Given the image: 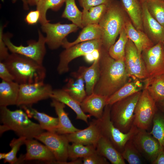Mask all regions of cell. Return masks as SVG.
<instances>
[{
	"instance_id": "1",
	"label": "cell",
	"mask_w": 164,
	"mask_h": 164,
	"mask_svg": "<svg viewBox=\"0 0 164 164\" xmlns=\"http://www.w3.org/2000/svg\"><path fill=\"white\" fill-rule=\"evenodd\" d=\"M99 76L94 93L108 98L130 79L125 68V59L116 60L102 47L99 51Z\"/></svg>"
},
{
	"instance_id": "2",
	"label": "cell",
	"mask_w": 164,
	"mask_h": 164,
	"mask_svg": "<svg viewBox=\"0 0 164 164\" xmlns=\"http://www.w3.org/2000/svg\"><path fill=\"white\" fill-rule=\"evenodd\" d=\"M3 62L19 84L43 81L46 77L43 64L23 55L12 53Z\"/></svg>"
},
{
	"instance_id": "3",
	"label": "cell",
	"mask_w": 164,
	"mask_h": 164,
	"mask_svg": "<svg viewBox=\"0 0 164 164\" xmlns=\"http://www.w3.org/2000/svg\"><path fill=\"white\" fill-rule=\"evenodd\" d=\"M0 133L9 130L14 132L19 137L26 139L35 138L44 132L39 124L29 119L21 109L11 111L6 106H0Z\"/></svg>"
},
{
	"instance_id": "4",
	"label": "cell",
	"mask_w": 164,
	"mask_h": 164,
	"mask_svg": "<svg viewBox=\"0 0 164 164\" xmlns=\"http://www.w3.org/2000/svg\"><path fill=\"white\" fill-rule=\"evenodd\" d=\"M128 17L121 2L114 0L99 24L102 31V47L108 51L125 26Z\"/></svg>"
},
{
	"instance_id": "5",
	"label": "cell",
	"mask_w": 164,
	"mask_h": 164,
	"mask_svg": "<svg viewBox=\"0 0 164 164\" xmlns=\"http://www.w3.org/2000/svg\"><path fill=\"white\" fill-rule=\"evenodd\" d=\"M142 91L111 105V120L114 126L123 133L128 132L133 125L135 108Z\"/></svg>"
},
{
	"instance_id": "6",
	"label": "cell",
	"mask_w": 164,
	"mask_h": 164,
	"mask_svg": "<svg viewBox=\"0 0 164 164\" xmlns=\"http://www.w3.org/2000/svg\"><path fill=\"white\" fill-rule=\"evenodd\" d=\"M111 107L110 105H106L102 116L100 118L102 134L107 138L121 153L126 143L132 139L138 128L133 125L128 132L124 133L121 131L114 126L111 120Z\"/></svg>"
},
{
	"instance_id": "7",
	"label": "cell",
	"mask_w": 164,
	"mask_h": 164,
	"mask_svg": "<svg viewBox=\"0 0 164 164\" xmlns=\"http://www.w3.org/2000/svg\"><path fill=\"white\" fill-rule=\"evenodd\" d=\"M102 46L101 39H94L82 42L65 48L60 55L57 70L60 74L67 72L69 65L73 59L86 56L96 51H100Z\"/></svg>"
},
{
	"instance_id": "8",
	"label": "cell",
	"mask_w": 164,
	"mask_h": 164,
	"mask_svg": "<svg viewBox=\"0 0 164 164\" xmlns=\"http://www.w3.org/2000/svg\"><path fill=\"white\" fill-rule=\"evenodd\" d=\"M53 89L50 84L43 81L20 84L16 105L32 106L34 104L50 98Z\"/></svg>"
},
{
	"instance_id": "9",
	"label": "cell",
	"mask_w": 164,
	"mask_h": 164,
	"mask_svg": "<svg viewBox=\"0 0 164 164\" xmlns=\"http://www.w3.org/2000/svg\"><path fill=\"white\" fill-rule=\"evenodd\" d=\"M157 110L156 102L144 87L135 108L133 125L138 129L148 130Z\"/></svg>"
},
{
	"instance_id": "10",
	"label": "cell",
	"mask_w": 164,
	"mask_h": 164,
	"mask_svg": "<svg viewBox=\"0 0 164 164\" xmlns=\"http://www.w3.org/2000/svg\"><path fill=\"white\" fill-rule=\"evenodd\" d=\"M39 39L37 41L30 40L28 45L15 46L11 42L10 37L3 35V39L9 50L12 53L20 54L30 58L38 63L43 64V60L46 52L45 46L46 39L40 30L38 31Z\"/></svg>"
},
{
	"instance_id": "11",
	"label": "cell",
	"mask_w": 164,
	"mask_h": 164,
	"mask_svg": "<svg viewBox=\"0 0 164 164\" xmlns=\"http://www.w3.org/2000/svg\"><path fill=\"white\" fill-rule=\"evenodd\" d=\"M141 56L148 75L147 78L145 80H150L164 74V48L162 42L144 50L142 52Z\"/></svg>"
},
{
	"instance_id": "12",
	"label": "cell",
	"mask_w": 164,
	"mask_h": 164,
	"mask_svg": "<svg viewBox=\"0 0 164 164\" xmlns=\"http://www.w3.org/2000/svg\"><path fill=\"white\" fill-rule=\"evenodd\" d=\"M35 138L44 143L50 150L56 159L55 163L65 164L67 161L69 142L65 135L44 132Z\"/></svg>"
},
{
	"instance_id": "13",
	"label": "cell",
	"mask_w": 164,
	"mask_h": 164,
	"mask_svg": "<svg viewBox=\"0 0 164 164\" xmlns=\"http://www.w3.org/2000/svg\"><path fill=\"white\" fill-rule=\"evenodd\" d=\"M125 63L129 76L132 78L144 80L148 75L143 60L134 43L129 39L125 49Z\"/></svg>"
},
{
	"instance_id": "14",
	"label": "cell",
	"mask_w": 164,
	"mask_h": 164,
	"mask_svg": "<svg viewBox=\"0 0 164 164\" xmlns=\"http://www.w3.org/2000/svg\"><path fill=\"white\" fill-rule=\"evenodd\" d=\"M78 27L72 23L61 24L59 22H49L42 25V31L46 34V43L51 50L56 49L62 46L66 37L71 33L76 32Z\"/></svg>"
},
{
	"instance_id": "15",
	"label": "cell",
	"mask_w": 164,
	"mask_h": 164,
	"mask_svg": "<svg viewBox=\"0 0 164 164\" xmlns=\"http://www.w3.org/2000/svg\"><path fill=\"white\" fill-rule=\"evenodd\" d=\"M131 140L143 157L151 163L162 148L158 141L146 130L138 129Z\"/></svg>"
},
{
	"instance_id": "16",
	"label": "cell",
	"mask_w": 164,
	"mask_h": 164,
	"mask_svg": "<svg viewBox=\"0 0 164 164\" xmlns=\"http://www.w3.org/2000/svg\"><path fill=\"white\" fill-rule=\"evenodd\" d=\"M69 142L81 143L84 145H95L102 135L100 118L93 119L88 126L73 133L65 135Z\"/></svg>"
},
{
	"instance_id": "17",
	"label": "cell",
	"mask_w": 164,
	"mask_h": 164,
	"mask_svg": "<svg viewBox=\"0 0 164 164\" xmlns=\"http://www.w3.org/2000/svg\"><path fill=\"white\" fill-rule=\"evenodd\" d=\"M26 152L23 155V161L36 160L50 163H55L56 160L50 150L46 145L33 138L26 139L24 144Z\"/></svg>"
},
{
	"instance_id": "18",
	"label": "cell",
	"mask_w": 164,
	"mask_h": 164,
	"mask_svg": "<svg viewBox=\"0 0 164 164\" xmlns=\"http://www.w3.org/2000/svg\"><path fill=\"white\" fill-rule=\"evenodd\" d=\"M143 31L154 45L164 40V27L149 12L145 1L141 2Z\"/></svg>"
},
{
	"instance_id": "19",
	"label": "cell",
	"mask_w": 164,
	"mask_h": 164,
	"mask_svg": "<svg viewBox=\"0 0 164 164\" xmlns=\"http://www.w3.org/2000/svg\"><path fill=\"white\" fill-rule=\"evenodd\" d=\"M108 98L94 93L87 95L80 103L82 110L96 118H101Z\"/></svg>"
},
{
	"instance_id": "20",
	"label": "cell",
	"mask_w": 164,
	"mask_h": 164,
	"mask_svg": "<svg viewBox=\"0 0 164 164\" xmlns=\"http://www.w3.org/2000/svg\"><path fill=\"white\" fill-rule=\"evenodd\" d=\"M96 152L106 158L112 164H125L121 153L115 147L110 141L102 135L96 145Z\"/></svg>"
},
{
	"instance_id": "21",
	"label": "cell",
	"mask_w": 164,
	"mask_h": 164,
	"mask_svg": "<svg viewBox=\"0 0 164 164\" xmlns=\"http://www.w3.org/2000/svg\"><path fill=\"white\" fill-rule=\"evenodd\" d=\"M125 28L128 39L135 44L140 55L142 51L154 45L144 31L135 27L129 18L126 22Z\"/></svg>"
},
{
	"instance_id": "22",
	"label": "cell",
	"mask_w": 164,
	"mask_h": 164,
	"mask_svg": "<svg viewBox=\"0 0 164 164\" xmlns=\"http://www.w3.org/2000/svg\"><path fill=\"white\" fill-rule=\"evenodd\" d=\"M51 106L54 108L58 116V125L56 133L66 135L73 133L80 130L72 124L64 108L65 104L55 99H52Z\"/></svg>"
},
{
	"instance_id": "23",
	"label": "cell",
	"mask_w": 164,
	"mask_h": 164,
	"mask_svg": "<svg viewBox=\"0 0 164 164\" xmlns=\"http://www.w3.org/2000/svg\"><path fill=\"white\" fill-rule=\"evenodd\" d=\"M71 77L67 79L62 89L73 98L81 103L87 95L85 89L84 81L77 72H72Z\"/></svg>"
},
{
	"instance_id": "24",
	"label": "cell",
	"mask_w": 164,
	"mask_h": 164,
	"mask_svg": "<svg viewBox=\"0 0 164 164\" xmlns=\"http://www.w3.org/2000/svg\"><path fill=\"white\" fill-rule=\"evenodd\" d=\"M144 85V80L131 78L127 83L108 98L107 105H111L119 100L142 91Z\"/></svg>"
},
{
	"instance_id": "25",
	"label": "cell",
	"mask_w": 164,
	"mask_h": 164,
	"mask_svg": "<svg viewBox=\"0 0 164 164\" xmlns=\"http://www.w3.org/2000/svg\"><path fill=\"white\" fill-rule=\"evenodd\" d=\"M50 98L67 105L75 112L77 119L81 120L88 123V119L91 116L89 114H86L82 109L80 103L72 97L62 89L53 90Z\"/></svg>"
},
{
	"instance_id": "26",
	"label": "cell",
	"mask_w": 164,
	"mask_h": 164,
	"mask_svg": "<svg viewBox=\"0 0 164 164\" xmlns=\"http://www.w3.org/2000/svg\"><path fill=\"white\" fill-rule=\"evenodd\" d=\"M20 108L24 110L30 118H33L37 120L43 129L50 132L56 133L58 125V118L39 112L32 106H22Z\"/></svg>"
},
{
	"instance_id": "27",
	"label": "cell",
	"mask_w": 164,
	"mask_h": 164,
	"mask_svg": "<svg viewBox=\"0 0 164 164\" xmlns=\"http://www.w3.org/2000/svg\"><path fill=\"white\" fill-rule=\"evenodd\" d=\"M19 85L14 81L2 80L0 83V106L16 105Z\"/></svg>"
},
{
	"instance_id": "28",
	"label": "cell",
	"mask_w": 164,
	"mask_h": 164,
	"mask_svg": "<svg viewBox=\"0 0 164 164\" xmlns=\"http://www.w3.org/2000/svg\"><path fill=\"white\" fill-rule=\"evenodd\" d=\"M120 2L135 27L138 30L143 31L142 22V9L140 1L121 0Z\"/></svg>"
},
{
	"instance_id": "29",
	"label": "cell",
	"mask_w": 164,
	"mask_h": 164,
	"mask_svg": "<svg viewBox=\"0 0 164 164\" xmlns=\"http://www.w3.org/2000/svg\"><path fill=\"white\" fill-rule=\"evenodd\" d=\"M99 56L90 67L80 66L77 71L82 76L85 83V90L87 95L94 93V87L98 78Z\"/></svg>"
},
{
	"instance_id": "30",
	"label": "cell",
	"mask_w": 164,
	"mask_h": 164,
	"mask_svg": "<svg viewBox=\"0 0 164 164\" xmlns=\"http://www.w3.org/2000/svg\"><path fill=\"white\" fill-rule=\"evenodd\" d=\"M101 38L102 31L99 24H89L83 28L79 36L74 41L69 42L66 39L62 46L65 49L82 42L101 39Z\"/></svg>"
},
{
	"instance_id": "31",
	"label": "cell",
	"mask_w": 164,
	"mask_h": 164,
	"mask_svg": "<svg viewBox=\"0 0 164 164\" xmlns=\"http://www.w3.org/2000/svg\"><path fill=\"white\" fill-rule=\"evenodd\" d=\"M144 87L156 103L164 101V74L149 80H144Z\"/></svg>"
},
{
	"instance_id": "32",
	"label": "cell",
	"mask_w": 164,
	"mask_h": 164,
	"mask_svg": "<svg viewBox=\"0 0 164 164\" xmlns=\"http://www.w3.org/2000/svg\"><path fill=\"white\" fill-rule=\"evenodd\" d=\"M108 5H101L83 9L82 12V23L84 27L89 24H99L106 12Z\"/></svg>"
},
{
	"instance_id": "33",
	"label": "cell",
	"mask_w": 164,
	"mask_h": 164,
	"mask_svg": "<svg viewBox=\"0 0 164 164\" xmlns=\"http://www.w3.org/2000/svg\"><path fill=\"white\" fill-rule=\"evenodd\" d=\"M96 152L95 146L93 145H84L73 142L68 148V159L71 160L84 158Z\"/></svg>"
},
{
	"instance_id": "34",
	"label": "cell",
	"mask_w": 164,
	"mask_h": 164,
	"mask_svg": "<svg viewBox=\"0 0 164 164\" xmlns=\"http://www.w3.org/2000/svg\"><path fill=\"white\" fill-rule=\"evenodd\" d=\"M65 2V0H40L36 5V9L40 12L39 22L41 25L50 22L49 20L47 19L46 16L48 9L57 11Z\"/></svg>"
},
{
	"instance_id": "35",
	"label": "cell",
	"mask_w": 164,
	"mask_h": 164,
	"mask_svg": "<svg viewBox=\"0 0 164 164\" xmlns=\"http://www.w3.org/2000/svg\"><path fill=\"white\" fill-rule=\"evenodd\" d=\"M65 7L62 17L67 19L78 27L83 28L82 12L80 11L77 8L75 0H65Z\"/></svg>"
},
{
	"instance_id": "36",
	"label": "cell",
	"mask_w": 164,
	"mask_h": 164,
	"mask_svg": "<svg viewBox=\"0 0 164 164\" xmlns=\"http://www.w3.org/2000/svg\"><path fill=\"white\" fill-rule=\"evenodd\" d=\"M128 39L125 26L119 34L118 40L109 48L108 53L110 56L116 60L125 59V47Z\"/></svg>"
},
{
	"instance_id": "37",
	"label": "cell",
	"mask_w": 164,
	"mask_h": 164,
	"mask_svg": "<svg viewBox=\"0 0 164 164\" xmlns=\"http://www.w3.org/2000/svg\"><path fill=\"white\" fill-rule=\"evenodd\" d=\"M121 154L124 160L129 164H142L145 162L144 157L131 139L126 143Z\"/></svg>"
},
{
	"instance_id": "38",
	"label": "cell",
	"mask_w": 164,
	"mask_h": 164,
	"mask_svg": "<svg viewBox=\"0 0 164 164\" xmlns=\"http://www.w3.org/2000/svg\"><path fill=\"white\" fill-rule=\"evenodd\" d=\"M152 123V128L149 133L158 141L164 149V114L157 111L153 119Z\"/></svg>"
},
{
	"instance_id": "39",
	"label": "cell",
	"mask_w": 164,
	"mask_h": 164,
	"mask_svg": "<svg viewBox=\"0 0 164 164\" xmlns=\"http://www.w3.org/2000/svg\"><path fill=\"white\" fill-rule=\"evenodd\" d=\"M145 2L149 13L164 27V0H146Z\"/></svg>"
},
{
	"instance_id": "40",
	"label": "cell",
	"mask_w": 164,
	"mask_h": 164,
	"mask_svg": "<svg viewBox=\"0 0 164 164\" xmlns=\"http://www.w3.org/2000/svg\"><path fill=\"white\" fill-rule=\"evenodd\" d=\"M26 139L25 137H19L18 138H14L11 141L9 144L11 150L7 153L6 156L4 159V163L14 164L19 162V159L17 157V154L21 146L25 144Z\"/></svg>"
},
{
	"instance_id": "41",
	"label": "cell",
	"mask_w": 164,
	"mask_h": 164,
	"mask_svg": "<svg viewBox=\"0 0 164 164\" xmlns=\"http://www.w3.org/2000/svg\"><path fill=\"white\" fill-rule=\"evenodd\" d=\"M83 164H109V162L104 157L96 152L82 158Z\"/></svg>"
},
{
	"instance_id": "42",
	"label": "cell",
	"mask_w": 164,
	"mask_h": 164,
	"mask_svg": "<svg viewBox=\"0 0 164 164\" xmlns=\"http://www.w3.org/2000/svg\"><path fill=\"white\" fill-rule=\"evenodd\" d=\"M114 0H78L83 9L88 10L91 7L101 5H108Z\"/></svg>"
},
{
	"instance_id": "43",
	"label": "cell",
	"mask_w": 164,
	"mask_h": 164,
	"mask_svg": "<svg viewBox=\"0 0 164 164\" xmlns=\"http://www.w3.org/2000/svg\"><path fill=\"white\" fill-rule=\"evenodd\" d=\"M0 77L6 81H14L13 77L3 61H0Z\"/></svg>"
},
{
	"instance_id": "44",
	"label": "cell",
	"mask_w": 164,
	"mask_h": 164,
	"mask_svg": "<svg viewBox=\"0 0 164 164\" xmlns=\"http://www.w3.org/2000/svg\"><path fill=\"white\" fill-rule=\"evenodd\" d=\"M3 28H0V61H4L9 56L8 48L3 39Z\"/></svg>"
},
{
	"instance_id": "45",
	"label": "cell",
	"mask_w": 164,
	"mask_h": 164,
	"mask_svg": "<svg viewBox=\"0 0 164 164\" xmlns=\"http://www.w3.org/2000/svg\"><path fill=\"white\" fill-rule=\"evenodd\" d=\"M40 16V12L38 10H31L26 15L25 20L29 25H34L39 21Z\"/></svg>"
},
{
	"instance_id": "46",
	"label": "cell",
	"mask_w": 164,
	"mask_h": 164,
	"mask_svg": "<svg viewBox=\"0 0 164 164\" xmlns=\"http://www.w3.org/2000/svg\"><path fill=\"white\" fill-rule=\"evenodd\" d=\"M152 164H164V149L162 148Z\"/></svg>"
},
{
	"instance_id": "47",
	"label": "cell",
	"mask_w": 164,
	"mask_h": 164,
	"mask_svg": "<svg viewBox=\"0 0 164 164\" xmlns=\"http://www.w3.org/2000/svg\"><path fill=\"white\" fill-rule=\"evenodd\" d=\"M17 0H12V1L13 3H15ZM23 3V9L27 10L29 9V5L28 3V0H21Z\"/></svg>"
},
{
	"instance_id": "48",
	"label": "cell",
	"mask_w": 164,
	"mask_h": 164,
	"mask_svg": "<svg viewBox=\"0 0 164 164\" xmlns=\"http://www.w3.org/2000/svg\"><path fill=\"white\" fill-rule=\"evenodd\" d=\"M157 106H158L162 113L164 114V101L156 103Z\"/></svg>"
},
{
	"instance_id": "49",
	"label": "cell",
	"mask_w": 164,
	"mask_h": 164,
	"mask_svg": "<svg viewBox=\"0 0 164 164\" xmlns=\"http://www.w3.org/2000/svg\"><path fill=\"white\" fill-rule=\"evenodd\" d=\"M29 6H33L37 5L40 0H28Z\"/></svg>"
},
{
	"instance_id": "50",
	"label": "cell",
	"mask_w": 164,
	"mask_h": 164,
	"mask_svg": "<svg viewBox=\"0 0 164 164\" xmlns=\"http://www.w3.org/2000/svg\"><path fill=\"white\" fill-rule=\"evenodd\" d=\"M7 155V153H0V159H4Z\"/></svg>"
},
{
	"instance_id": "51",
	"label": "cell",
	"mask_w": 164,
	"mask_h": 164,
	"mask_svg": "<svg viewBox=\"0 0 164 164\" xmlns=\"http://www.w3.org/2000/svg\"><path fill=\"white\" fill-rule=\"evenodd\" d=\"M141 2L145 1L146 0H140Z\"/></svg>"
},
{
	"instance_id": "52",
	"label": "cell",
	"mask_w": 164,
	"mask_h": 164,
	"mask_svg": "<svg viewBox=\"0 0 164 164\" xmlns=\"http://www.w3.org/2000/svg\"><path fill=\"white\" fill-rule=\"evenodd\" d=\"M162 43H163V47H164V40L162 42Z\"/></svg>"
}]
</instances>
